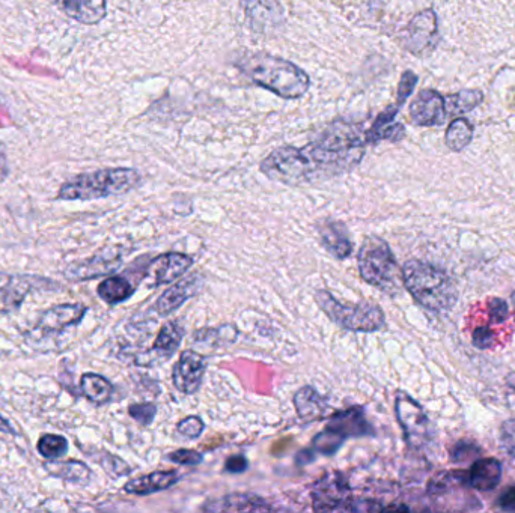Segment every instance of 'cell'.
<instances>
[{"mask_svg":"<svg viewBox=\"0 0 515 513\" xmlns=\"http://www.w3.org/2000/svg\"><path fill=\"white\" fill-rule=\"evenodd\" d=\"M508 384H509V387H512V389L515 390V374L509 375Z\"/></svg>","mask_w":515,"mask_h":513,"instance_id":"47","label":"cell"},{"mask_svg":"<svg viewBox=\"0 0 515 513\" xmlns=\"http://www.w3.org/2000/svg\"><path fill=\"white\" fill-rule=\"evenodd\" d=\"M142 177L136 169L115 167L101 169L89 174L77 175L73 180L62 184L58 199L61 201H94L125 195L141 184Z\"/></svg>","mask_w":515,"mask_h":513,"instance_id":"4","label":"cell"},{"mask_svg":"<svg viewBox=\"0 0 515 513\" xmlns=\"http://www.w3.org/2000/svg\"><path fill=\"white\" fill-rule=\"evenodd\" d=\"M184 327L180 321H169L163 325L162 330L154 340L153 348L141 354L136 359L139 366H154L168 362L183 342Z\"/></svg>","mask_w":515,"mask_h":513,"instance_id":"13","label":"cell"},{"mask_svg":"<svg viewBox=\"0 0 515 513\" xmlns=\"http://www.w3.org/2000/svg\"><path fill=\"white\" fill-rule=\"evenodd\" d=\"M327 429H332L336 434L347 438L371 437L375 434L371 423L366 420L365 411L362 407H351L348 410L336 413L330 417Z\"/></svg>","mask_w":515,"mask_h":513,"instance_id":"18","label":"cell"},{"mask_svg":"<svg viewBox=\"0 0 515 513\" xmlns=\"http://www.w3.org/2000/svg\"><path fill=\"white\" fill-rule=\"evenodd\" d=\"M294 407H296L297 416L305 423H312L315 420L323 419L326 416L329 405L326 399L312 389L311 386L302 387L299 392L294 395Z\"/></svg>","mask_w":515,"mask_h":513,"instance_id":"25","label":"cell"},{"mask_svg":"<svg viewBox=\"0 0 515 513\" xmlns=\"http://www.w3.org/2000/svg\"><path fill=\"white\" fill-rule=\"evenodd\" d=\"M502 479V464L496 458L478 459L470 468L469 485L476 491L496 489Z\"/></svg>","mask_w":515,"mask_h":513,"instance_id":"26","label":"cell"},{"mask_svg":"<svg viewBox=\"0 0 515 513\" xmlns=\"http://www.w3.org/2000/svg\"><path fill=\"white\" fill-rule=\"evenodd\" d=\"M315 303L339 327L359 333H374L384 327V312L372 303H341L326 289L315 292Z\"/></svg>","mask_w":515,"mask_h":513,"instance_id":"6","label":"cell"},{"mask_svg":"<svg viewBox=\"0 0 515 513\" xmlns=\"http://www.w3.org/2000/svg\"><path fill=\"white\" fill-rule=\"evenodd\" d=\"M205 423L202 422L201 417L190 416L186 419L181 420L177 425V431L180 432L183 437L190 438V440H196L201 437L204 432Z\"/></svg>","mask_w":515,"mask_h":513,"instance_id":"37","label":"cell"},{"mask_svg":"<svg viewBox=\"0 0 515 513\" xmlns=\"http://www.w3.org/2000/svg\"><path fill=\"white\" fill-rule=\"evenodd\" d=\"M511 300H512V303H514V304H515V292H512Z\"/></svg>","mask_w":515,"mask_h":513,"instance_id":"48","label":"cell"},{"mask_svg":"<svg viewBox=\"0 0 515 513\" xmlns=\"http://www.w3.org/2000/svg\"><path fill=\"white\" fill-rule=\"evenodd\" d=\"M508 304L502 298H493L490 301V319L494 324H502L508 318Z\"/></svg>","mask_w":515,"mask_h":513,"instance_id":"41","label":"cell"},{"mask_svg":"<svg viewBox=\"0 0 515 513\" xmlns=\"http://www.w3.org/2000/svg\"><path fill=\"white\" fill-rule=\"evenodd\" d=\"M350 488L344 476L339 473L329 474L315 485L312 491L314 497V510L317 512H332V510H350L347 503Z\"/></svg>","mask_w":515,"mask_h":513,"instance_id":"14","label":"cell"},{"mask_svg":"<svg viewBox=\"0 0 515 513\" xmlns=\"http://www.w3.org/2000/svg\"><path fill=\"white\" fill-rule=\"evenodd\" d=\"M98 462L106 470V473L112 476V479H118V477L125 476L132 471L127 462L122 461L118 456L110 455V453H103V458L98 459Z\"/></svg>","mask_w":515,"mask_h":513,"instance_id":"34","label":"cell"},{"mask_svg":"<svg viewBox=\"0 0 515 513\" xmlns=\"http://www.w3.org/2000/svg\"><path fill=\"white\" fill-rule=\"evenodd\" d=\"M494 340H496V336H494V331L490 327H478L472 336L473 345L478 350H488V348L493 347Z\"/></svg>","mask_w":515,"mask_h":513,"instance_id":"40","label":"cell"},{"mask_svg":"<svg viewBox=\"0 0 515 513\" xmlns=\"http://www.w3.org/2000/svg\"><path fill=\"white\" fill-rule=\"evenodd\" d=\"M247 464H249V462H247L246 456H231V458L226 461L225 471L232 474H240L247 470V467H249Z\"/></svg>","mask_w":515,"mask_h":513,"instance_id":"43","label":"cell"},{"mask_svg":"<svg viewBox=\"0 0 515 513\" xmlns=\"http://www.w3.org/2000/svg\"><path fill=\"white\" fill-rule=\"evenodd\" d=\"M61 286L46 277L32 274H10L0 271V313L16 312L23 301L37 289H58Z\"/></svg>","mask_w":515,"mask_h":513,"instance_id":"9","label":"cell"},{"mask_svg":"<svg viewBox=\"0 0 515 513\" xmlns=\"http://www.w3.org/2000/svg\"><path fill=\"white\" fill-rule=\"evenodd\" d=\"M448 118L446 97L436 89H422L410 104V119L418 127H439Z\"/></svg>","mask_w":515,"mask_h":513,"instance_id":"11","label":"cell"},{"mask_svg":"<svg viewBox=\"0 0 515 513\" xmlns=\"http://www.w3.org/2000/svg\"><path fill=\"white\" fill-rule=\"evenodd\" d=\"M497 504H499L500 509L506 510V512H515V486L502 492Z\"/></svg>","mask_w":515,"mask_h":513,"instance_id":"44","label":"cell"},{"mask_svg":"<svg viewBox=\"0 0 515 513\" xmlns=\"http://www.w3.org/2000/svg\"><path fill=\"white\" fill-rule=\"evenodd\" d=\"M128 414L142 426H150L157 416V407L154 404H133L128 407Z\"/></svg>","mask_w":515,"mask_h":513,"instance_id":"35","label":"cell"},{"mask_svg":"<svg viewBox=\"0 0 515 513\" xmlns=\"http://www.w3.org/2000/svg\"><path fill=\"white\" fill-rule=\"evenodd\" d=\"M169 461L180 465H198L204 461V456L195 450H177V452L169 453Z\"/></svg>","mask_w":515,"mask_h":513,"instance_id":"39","label":"cell"},{"mask_svg":"<svg viewBox=\"0 0 515 513\" xmlns=\"http://www.w3.org/2000/svg\"><path fill=\"white\" fill-rule=\"evenodd\" d=\"M80 387L86 399L95 405H106L112 399L113 386L109 380L98 374H83Z\"/></svg>","mask_w":515,"mask_h":513,"instance_id":"28","label":"cell"},{"mask_svg":"<svg viewBox=\"0 0 515 513\" xmlns=\"http://www.w3.org/2000/svg\"><path fill=\"white\" fill-rule=\"evenodd\" d=\"M193 267V258L184 253L169 252L151 262L145 277L153 280V286L166 285L180 279Z\"/></svg>","mask_w":515,"mask_h":513,"instance_id":"16","label":"cell"},{"mask_svg":"<svg viewBox=\"0 0 515 513\" xmlns=\"http://www.w3.org/2000/svg\"><path fill=\"white\" fill-rule=\"evenodd\" d=\"M360 276L369 285L388 294H395L403 280L397 259L383 238L366 237L357 253Z\"/></svg>","mask_w":515,"mask_h":513,"instance_id":"5","label":"cell"},{"mask_svg":"<svg viewBox=\"0 0 515 513\" xmlns=\"http://www.w3.org/2000/svg\"><path fill=\"white\" fill-rule=\"evenodd\" d=\"M70 19L82 25H97L106 17V0H52Z\"/></svg>","mask_w":515,"mask_h":513,"instance_id":"20","label":"cell"},{"mask_svg":"<svg viewBox=\"0 0 515 513\" xmlns=\"http://www.w3.org/2000/svg\"><path fill=\"white\" fill-rule=\"evenodd\" d=\"M403 283L416 303L431 312L443 313L457 303V289L448 274L428 262H406L403 270Z\"/></svg>","mask_w":515,"mask_h":513,"instance_id":"3","label":"cell"},{"mask_svg":"<svg viewBox=\"0 0 515 513\" xmlns=\"http://www.w3.org/2000/svg\"><path fill=\"white\" fill-rule=\"evenodd\" d=\"M472 122L469 119L457 116L454 121L449 124L445 134V143L452 152H461L472 143L473 140Z\"/></svg>","mask_w":515,"mask_h":513,"instance_id":"30","label":"cell"},{"mask_svg":"<svg viewBox=\"0 0 515 513\" xmlns=\"http://www.w3.org/2000/svg\"><path fill=\"white\" fill-rule=\"evenodd\" d=\"M484 101V94L479 89H463L457 94L446 97L449 116H460L472 112Z\"/></svg>","mask_w":515,"mask_h":513,"instance_id":"31","label":"cell"},{"mask_svg":"<svg viewBox=\"0 0 515 513\" xmlns=\"http://www.w3.org/2000/svg\"><path fill=\"white\" fill-rule=\"evenodd\" d=\"M503 449L515 458V419L506 420L500 428Z\"/></svg>","mask_w":515,"mask_h":513,"instance_id":"38","label":"cell"},{"mask_svg":"<svg viewBox=\"0 0 515 513\" xmlns=\"http://www.w3.org/2000/svg\"><path fill=\"white\" fill-rule=\"evenodd\" d=\"M400 109V104H391L375 118L371 127L365 131V139L368 145H375V143L383 142V140L400 142L406 137V127L395 122Z\"/></svg>","mask_w":515,"mask_h":513,"instance_id":"17","label":"cell"},{"mask_svg":"<svg viewBox=\"0 0 515 513\" xmlns=\"http://www.w3.org/2000/svg\"><path fill=\"white\" fill-rule=\"evenodd\" d=\"M244 11L250 26L256 31L281 25L284 14L279 0H244Z\"/></svg>","mask_w":515,"mask_h":513,"instance_id":"22","label":"cell"},{"mask_svg":"<svg viewBox=\"0 0 515 513\" xmlns=\"http://www.w3.org/2000/svg\"><path fill=\"white\" fill-rule=\"evenodd\" d=\"M317 231L321 244L333 258L344 261L353 252V244H351L347 229L342 223L335 222V220H324V222L318 223Z\"/></svg>","mask_w":515,"mask_h":513,"instance_id":"21","label":"cell"},{"mask_svg":"<svg viewBox=\"0 0 515 513\" xmlns=\"http://www.w3.org/2000/svg\"><path fill=\"white\" fill-rule=\"evenodd\" d=\"M122 264V256L116 250H104L85 261L74 262L65 268L64 276L68 282H86L115 273Z\"/></svg>","mask_w":515,"mask_h":513,"instance_id":"12","label":"cell"},{"mask_svg":"<svg viewBox=\"0 0 515 513\" xmlns=\"http://www.w3.org/2000/svg\"><path fill=\"white\" fill-rule=\"evenodd\" d=\"M344 443V437L336 434L332 429L326 428L314 438V441H312L311 452L314 453V455L333 456L339 449H341L342 444Z\"/></svg>","mask_w":515,"mask_h":513,"instance_id":"32","label":"cell"},{"mask_svg":"<svg viewBox=\"0 0 515 513\" xmlns=\"http://www.w3.org/2000/svg\"><path fill=\"white\" fill-rule=\"evenodd\" d=\"M404 49L418 58H427L440 43L439 20L433 8L421 11L410 20L401 38Z\"/></svg>","mask_w":515,"mask_h":513,"instance_id":"7","label":"cell"},{"mask_svg":"<svg viewBox=\"0 0 515 513\" xmlns=\"http://www.w3.org/2000/svg\"><path fill=\"white\" fill-rule=\"evenodd\" d=\"M202 509L208 512H269L272 506L258 495L235 492L220 500L210 501Z\"/></svg>","mask_w":515,"mask_h":513,"instance_id":"23","label":"cell"},{"mask_svg":"<svg viewBox=\"0 0 515 513\" xmlns=\"http://www.w3.org/2000/svg\"><path fill=\"white\" fill-rule=\"evenodd\" d=\"M395 413L403 428L404 438L413 449H421L430 441L431 423L424 408L406 392H400L395 399Z\"/></svg>","mask_w":515,"mask_h":513,"instance_id":"8","label":"cell"},{"mask_svg":"<svg viewBox=\"0 0 515 513\" xmlns=\"http://www.w3.org/2000/svg\"><path fill=\"white\" fill-rule=\"evenodd\" d=\"M8 174H10V167H8L7 157L0 151V183L7 180Z\"/></svg>","mask_w":515,"mask_h":513,"instance_id":"45","label":"cell"},{"mask_svg":"<svg viewBox=\"0 0 515 513\" xmlns=\"http://www.w3.org/2000/svg\"><path fill=\"white\" fill-rule=\"evenodd\" d=\"M205 369H207V359L204 356L196 351H184L172 372L175 389L183 395H195L201 389Z\"/></svg>","mask_w":515,"mask_h":513,"instance_id":"15","label":"cell"},{"mask_svg":"<svg viewBox=\"0 0 515 513\" xmlns=\"http://www.w3.org/2000/svg\"><path fill=\"white\" fill-rule=\"evenodd\" d=\"M180 476L177 471H154L147 476L138 477L125 483L124 491L127 494L150 495L154 492L166 491L177 485Z\"/></svg>","mask_w":515,"mask_h":513,"instance_id":"24","label":"cell"},{"mask_svg":"<svg viewBox=\"0 0 515 513\" xmlns=\"http://www.w3.org/2000/svg\"><path fill=\"white\" fill-rule=\"evenodd\" d=\"M47 471L52 476L59 477V479L65 480V482L71 483H86L91 479V470L88 465L83 464L80 461H50L44 465Z\"/></svg>","mask_w":515,"mask_h":513,"instance_id":"29","label":"cell"},{"mask_svg":"<svg viewBox=\"0 0 515 513\" xmlns=\"http://www.w3.org/2000/svg\"><path fill=\"white\" fill-rule=\"evenodd\" d=\"M418 82L419 77L413 71H404L400 83H398L397 104H400L401 107L406 104L407 98L413 94Z\"/></svg>","mask_w":515,"mask_h":513,"instance_id":"36","label":"cell"},{"mask_svg":"<svg viewBox=\"0 0 515 513\" xmlns=\"http://www.w3.org/2000/svg\"><path fill=\"white\" fill-rule=\"evenodd\" d=\"M201 286L202 277L196 276V274L180 280L160 295L159 300L156 301V312L162 316L171 315L175 310L180 309L187 300L195 297Z\"/></svg>","mask_w":515,"mask_h":513,"instance_id":"19","label":"cell"},{"mask_svg":"<svg viewBox=\"0 0 515 513\" xmlns=\"http://www.w3.org/2000/svg\"><path fill=\"white\" fill-rule=\"evenodd\" d=\"M86 312H88V307L80 303L59 304V306L41 313L31 334L34 339L58 336V334L64 333L67 328L79 325Z\"/></svg>","mask_w":515,"mask_h":513,"instance_id":"10","label":"cell"},{"mask_svg":"<svg viewBox=\"0 0 515 513\" xmlns=\"http://www.w3.org/2000/svg\"><path fill=\"white\" fill-rule=\"evenodd\" d=\"M365 131L354 122L336 121L314 142L281 146L261 161V172L285 186L321 183L359 166L366 152Z\"/></svg>","mask_w":515,"mask_h":513,"instance_id":"1","label":"cell"},{"mask_svg":"<svg viewBox=\"0 0 515 513\" xmlns=\"http://www.w3.org/2000/svg\"><path fill=\"white\" fill-rule=\"evenodd\" d=\"M0 432H5V434H16L11 423L2 416H0Z\"/></svg>","mask_w":515,"mask_h":513,"instance_id":"46","label":"cell"},{"mask_svg":"<svg viewBox=\"0 0 515 513\" xmlns=\"http://www.w3.org/2000/svg\"><path fill=\"white\" fill-rule=\"evenodd\" d=\"M135 291L136 285H133V283L128 280V277L121 276V274L107 277L97 288L98 297H100L104 303L110 304V306H115V304L128 300V298L135 294Z\"/></svg>","mask_w":515,"mask_h":513,"instance_id":"27","label":"cell"},{"mask_svg":"<svg viewBox=\"0 0 515 513\" xmlns=\"http://www.w3.org/2000/svg\"><path fill=\"white\" fill-rule=\"evenodd\" d=\"M235 65L255 85L285 100L302 98L311 86V79L306 71L287 59L269 53H246Z\"/></svg>","mask_w":515,"mask_h":513,"instance_id":"2","label":"cell"},{"mask_svg":"<svg viewBox=\"0 0 515 513\" xmlns=\"http://www.w3.org/2000/svg\"><path fill=\"white\" fill-rule=\"evenodd\" d=\"M479 449L475 444L470 443H458L457 446L452 449L451 459L454 462H464L472 456H478Z\"/></svg>","mask_w":515,"mask_h":513,"instance_id":"42","label":"cell"},{"mask_svg":"<svg viewBox=\"0 0 515 513\" xmlns=\"http://www.w3.org/2000/svg\"><path fill=\"white\" fill-rule=\"evenodd\" d=\"M37 449L44 458H61L68 452V441L62 435L46 434L38 440Z\"/></svg>","mask_w":515,"mask_h":513,"instance_id":"33","label":"cell"}]
</instances>
